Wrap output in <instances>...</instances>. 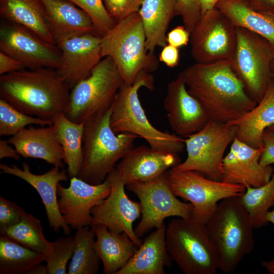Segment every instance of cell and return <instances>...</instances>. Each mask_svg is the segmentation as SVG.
I'll use <instances>...</instances> for the list:
<instances>
[{
    "label": "cell",
    "mask_w": 274,
    "mask_h": 274,
    "mask_svg": "<svg viewBox=\"0 0 274 274\" xmlns=\"http://www.w3.org/2000/svg\"><path fill=\"white\" fill-rule=\"evenodd\" d=\"M179 74L189 92L211 120L228 123L240 118L257 105L248 94L230 60L196 62Z\"/></svg>",
    "instance_id": "1"
},
{
    "label": "cell",
    "mask_w": 274,
    "mask_h": 274,
    "mask_svg": "<svg viewBox=\"0 0 274 274\" xmlns=\"http://www.w3.org/2000/svg\"><path fill=\"white\" fill-rule=\"evenodd\" d=\"M71 88L57 70L22 69L0 76L1 97L20 111L53 122L65 114Z\"/></svg>",
    "instance_id": "2"
},
{
    "label": "cell",
    "mask_w": 274,
    "mask_h": 274,
    "mask_svg": "<svg viewBox=\"0 0 274 274\" xmlns=\"http://www.w3.org/2000/svg\"><path fill=\"white\" fill-rule=\"evenodd\" d=\"M215 250L219 269L226 273L235 271L244 257L254 248V238L249 216L240 196L224 198L206 224Z\"/></svg>",
    "instance_id": "3"
},
{
    "label": "cell",
    "mask_w": 274,
    "mask_h": 274,
    "mask_svg": "<svg viewBox=\"0 0 274 274\" xmlns=\"http://www.w3.org/2000/svg\"><path fill=\"white\" fill-rule=\"evenodd\" d=\"M142 87L154 88L151 73L142 72L135 82L123 83L112 107L110 126L116 133H128L144 139L151 148L179 154L185 147V140L175 133L163 132L149 121L140 100L138 92Z\"/></svg>",
    "instance_id": "4"
},
{
    "label": "cell",
    "mask_w": 274,
    "mask_h": 274,
    "mask_svg": "<svg viewBox=\"0 0 274 274\" xmlns=\"http://www.w3.org/2000/svg\"><path fill=\"white\" fill-rule=\"evenodd\" d=\"M111 111L112 108L85 122L83 160L77 177L91 184L104 182L139 138L128 133H115L110 126Z\"/></svg>",
    "instance_id": "5"
},
{
    "label": "cell",
    "mask_w": 274,
    "mask_h": 274,
    "mask_svg": "<svg viewBox=\"0 0 274 274\" xmlns=\"http://www.w3.org/2000/svg\"><path fill=\"white\" fill-rule=\"evenodd\" d=\"M146 36L139 12L117 22L101 40L102 58L110 57L124 84H132L143 71H155L159 59L146 50Z\"/></svg>",
    "instance_id": "6"
},
{
    "label": "cell",
    "mask_w": 274,
    "mask_h": 274,
    "mask_svg": "<svg viewBox=\"0 0 274 274\" xmlns=\"http://www.w3.org/2000/svg\"><path fill=\"white\" fill-rule=\"evenodd\" d=\"M168 254L185 274H215L217 256L206 225L191 217L171 220L165 231Z\"/></svg>",
    "instance_id": "7"
},
{
    "label": "cell",
    "mask_w": 274,
    "mask_h": 274,
    "mask_svg": "<svg viewBox=\"0 0 274 274\" xmlns=\"http://www.w3.org/2000/svg\"><path fill=\"white\" fill-rule=\"evenodd\" d=\"M123 83L112 59L102 58L87 77L71 89L65 114L71 121L81 123L107 112L112 108Z\"/></svg>",
    "instance_id": "8"
},
{
    "label": "cell",
    "mask_w": 274,
    "mask_h": 274,
    "mask_svg": "<svg viewBox=\"0 0 274 274\" xmlns=\"http://www.w3.org/2000/svg\"><path fill=\"white\" fill-rule=\"evenodd\" d=\"M237 127L210 119L198 131L185 140L186 160L171 168L174 171H195L221 181V165L228 146L236 136Z\"/></svg>",
    "instance_id": "9"
},
{
    "label": "cell",
    "mask_w": 274,
    "mask_h": 274,
    "mask_svg": "<svg viewBox=\"0 0 274 274\" xmlns=\"http://www.w3.org/2000/svg\"><path fill=\"white\" fill-rule=\"evenodd\" d=\"M236 33L233 68L245 84L249 95L258 104L272 81L271 65L274 59V45L241 27H236Z\"/></svg>",
    "instance_id": "10"
},
{
    "label": "cell",
    "mask_w": 274,
    "mask_h": 274,
    "mask_svg": "<svg viewBox=\"0 0 274 274\" xmlns=\"http://www.w3.org/2000/svg\"><path fill=\"white\" fill-rule=\"evenodd\" d=\"M169 186L174 193L190 201L193 206L191 218L206 224L222 199L240 196L245 191L243 185L215 181L195 171L167 172Z\"/></svg>",
    "instance_id": "11"
},
{
    "label": "cell",
    "mask_w": 274,
    "mask_h": 274,
    "mask_svg": "<svg viewBox=\"0 0 274 274\" xmlns=\"http://www.w3.org/2000/svg\"><path fill=\"white\" fill-rule=\"evenodd\" d=\"M127 186L138 197L141 207V219L134 229L139 238L152 228L164 224L166 218L191 216L192 204L177 198L169 186L167 172L154 180Z\"/></svg>",
    "instance_id": "12"
},
{
    "label": "cell",
    "mask_w": 274,
    "mask_h": 274,
    "mask_svg": "<svg viewBox=\"0 0 274 274\" xmlns=\"http://www.w3.org/2000/svg\"><path fill=\"white\" fill-rule=\"evenodd\" d=\"M191 54L197 63L232 61L236 45V27L217 8L201 16L190 33Z\"/></svg>",
    "instance_id": "13"
},
{
    "label": "cell",
    "mask_w": 274,
    "mask_h": 274,
    "mask_svg": "<svg viewBox=\"0 0 274 274\" xmlns=\"http://www.w3.org/2000/svg\"><path fill=\"white\" fill-rule=\"evenodd\" d=\"M0 51L20 61L27 69L57 70L61 52L56 44L48 42L19 24L1 21Z\"/></svg>",
    "instance_id": "14"
},
{
    "label": "cell",
    "mask_w": 274,
    "mask_h": 274,
    "mask_svg": "<svg viewBox=\"0 0 274 274\" xmlns=\"http://www.w3.org/2000/svg\"><path fill=\"white\" fill-rule=\"evenodd\" d=\"M111 186L109 195L91 210L90 225L99 224L116 233H125L139 247L143 240L136 236L134 222L141 216L139 202L131 200L124 189L125 184L115 168L107 177Z\"/></svg>",
    "instance_id": "15"
},
{
    "label": "cell",
    "mask_w": 274,
    "mask_h": 274,
    "mask_svg": "<svg viewBox=\"0 0 274 274\" xmlns=\"http://www.w3.org/2000/svg\"><path fill=\"white\" fill-rule=\"evenodd\" d=\"M111 183L106 179L102 183L93 185L74 177L67 187L60 183L57 188L58 206L65 223L72 228L78 229L90 226L91 210L109 195Z\"/></svg>",
    "instance_id": "16"
},
{
    "label": "cell",
    "mask_w": 274,
    "mask_h": 274,
    "mask_svg": "<svg viewBox=\"0 0 274 274\" xmlns=\"http://www.w3.org/2000/svg\"><path fill=\"white\" fill-rule=\"evenodd\" d=\"M101 37L96 33H85L59 41L60 64L57 70L71 89L87 77L102 58Z\"/></svg>",
    "instance_id": "17"
},
{
    "label": "cell",
    "mask_w": 274,
    "mask_h": 274,
    "mask_svg": "<svg viewBox=\"0 0 274 274\" xmlns=\"http://www.w3.org/2000/svg\"><path fill=\"white\" fill-rule=\"evenodd\" d=\"M163 106L172 130L181 137L198 131L210 119L199 101L189 92L180 74L168 83Z\"/></svg>",
    "instance_id": "18"
},
{
    "label": "cell",
    "mask_w": 274,
    "mask_h": 274,
    "mask_svg": "<svg viewBox=\"0 0 274 274\" xmlns=\"http://www.w3.org/2000/svg\"><path fill=\"white\" fill-rule=\"evenodd\" d=\"M263 148H254L235 138L221 165V181L258 187L267 183L274 172L259 162Z\"/></svg>",
    "instance_id": "19"
},
{
    "label": "cell",
    "mask_w": 274,
    "mask_h": 274,
    "mask_svg": "<svg viewBox=\"0 0 274 274\" xmlns=\"http://www.w3.org/2000/svg\"><path fill=\"white\" fill-rule=\"evenodd\" d=\"M20 168L1 163V173L11 175L21 179L32 186L40 196L44 205L49 226L56 232L60 229L66 235H70L72 228L65 223L60 213L58 206L57 188L60 181L68 180L67 175L60 167L53 166L43 174H35L30 171L29 165L24 162Z\"/></svg>",
    "instance_id": "20"
},
{
    "label": "cell",
    "mask_w": 274,
    "mask_h": 274,
    "mask_svg": "<svg viewBox=\"0 0 274 274\" xmlns=\"http://www.w3.org/2000/svg\"><path fill=\"white\" fill-rule=\"evenodd\" d=\"M178 154L140 145L132 148L117 164L115 169L125 185L156 179L179 164Z\"/></svg>",
    "instance_id": "21"
},
{
    "label": "cell",
    "mask_w": 274,
    "mask_h": 274,
    "mask_svg": "<svg viewBox=\"0 0 274 274\" xmlns=\"http://www.w3.org/2000/svg\"><path fill=\"white\" fill-rule=\"evenodd\" d=\"M8 141L24 158L40 159L54 166L64 167V154L53 124L39 127L29 126Z\"/></svg>",
    "instance_id": "22"
},
{
    "label": "cell",
    "mask_w": 274,
    "mask_h": 274,
    "mask_svg": "<svg viewBox=\"0 0 274 274\" xmlns=\"http://www.w3.org/2000/svg\"><path fill=\"white\" fill-rule=\"evenodd\" d=\"M41 1L46 11V24L55 44L76 35L97 34L90 17L72 2L67 0Z\"/></svg>",
    "instance_id": "23"
},
{
    "label": "cell",
    "mask_w": 274,
    "mask_h": 274,
    "mask_svg": "<svg viewBox=\"0 0 274 274\" xmlns=\"http://www.w3.org/2000/svg\"><path fill=\"white\" fill-rule=\"evenodd\" d=\"M166 226L147 235L127 263L116 274H165L173 260L165 242Z\"/></svg>",
    "instance_id": "24"
},
{
    "label": "cell",
    "mask_w": 274,
    "mask_h": 274,
    "mask_svg": "<svg viewBox=\"0 0 274 274\" xmlns=\"http://www.w3.org/2000/svg\"><path fill=\"white\" fill-rule=\"evenodd\" d=\"M96 237L95 248L105 274H116L129 261L138 246L125 233H116L102 225L90 226Z\"/></svg>",
    "instance_id": "25"
},
{
    "label": "cell",
    "mask_w": 274,
    "mask_h": 274,
    "mask_svg": "<svg viewBox=\"0 0 274 274\" xmlns=\"http://www.w3.org/2000/svg\"><path fill=\"white\" fill-rule=\"evenodd\" d=\"M237 127L236 138L254 148L262 147L263 131L274 124V84L271 81L261 99L240 118L227 123Z\"/></svg>",
    "instance_id": "26"
},
{
    "label": "cell",
    "mask_w": 274,
    "mask_h": 274,
    "mask_svg": "<svg viewBox=\"0 0 274 274\" xmlns=\"http://www.w3.org/2000/svg\"><path fill=\"white\" fill-rule=\"evenodd\" d=\"M177 0H144L138 11L146 36V50L154 54L157 47H164L167 30L175 15Z\"/></svg>",
    "instance_id": "27"
},
{
    "label": "cell",
    "mask_w": 274,
    "mask_h": 274,
    "mask_svg": "<svg viewBox=\"0 0 274 274\" xmlns=\"http://www.w3.org/2000/svg\"><path fill=\"white\" fill-rule=\"evenodd\" d=\"M0 16L2 20L23 26L55 44L46 24V11L41 0H0Z\"/></svg>",
    "instance_id": "28"
},
{
    "label": "cell",
    "mask_w": 274,
    "mask_h": 274,
    "mask_svg": "<svg viewBox=\"0 0 274 274\" xmlns=\"http://www.w3.org/2000/svg\"><path fill=\"white\" fill-rule=\"evenodd\" d=\"M43 254L0 236V274H46Z\"/></svg>",
    "instance_id": "29"
},
{
    "label": "cell",
    "mask_w": 274,
    "mask_h": 274,
    "mask_svg": "<svg viewBox=\"0 0 274 274\" xmlns=\"http://www.w3.org/2000/svg\"><path fill=\"white\" fill-rule=\"evenodd\" d=\"M216 8L235 27L263 37L274 45V16L252 9L242 0H220Z\"/></svg>",
    "instance_id": "30"
},
{
    "label": "cell",
    "mask_w": 274,
    "mask_h": 274,
    "mask_svg": "<svg viewBox=\"0 0 274 274\" xmlns=\"http://www.w3.org/2000/svg\"><path fill=\"white\" fill-rule=\"evenodd\" d=\"M53 124L63 151L64 162L67 166L68 175L70 178L77 177L83 160V136L85 122H74L64 113H60L53 119Z\"/></svg>",
    "instance_id": "31"
},
{
    "label": "cell",
    "mask_w": 274,
    "mask_h": 274,
    "mask_svg": "<svg viewBox=\"0 0 274 274\" xmlns=\"http://www.w3.org/2000/svg\"><path fill=\"white\" fill-rule=\"evenodd\" d=\"M95 234L90 226L77 229L74 249L67 274H96L100 259L95 248Z\"/></svg>",
    "instance_id": "32"
},
{
    "label": "cell",
    "mask_w": 274,
    "mask_h": 274,
    "mask_svg": "<svg viewBox=\"0 0 274 274\" xmlns=\"http://www.w3.org/2000/svg\"><path fill=\"white\" fill-rule=\"evenodd\" d=\"M240 199L248 213L254 228L268 224L265 216L274 207V172L269 181L258 187H246Z\"/></svg>",
    "instance_id": "33"
},
{
    "label": "cell",
    "mask_w": 274,
    "mask_h": 274,
    "mask_svg": "<svg viewBox=\"0 0 274 274\" xmlns=\"http://www.w3.org/2000/svg\"><path fill=\"white\" fill-rule=\"evenodd\" d=\"M0 233L43 255L48 250L50 243L45 236L40 220L28 213L17 224L0 231Z\"/></svg>",
    "instance_id": "34"
},
{
    "label": "cell",
    "mask_w": 274,
    "mask_h": 274,
    "mask_svg": "<svg viewBox=\"0 0 274 274\" xmlns=\"http://www.w3.org/2000/svg\"><path fill=\"white\" fill-rule=\"evenodd\" d=\"M53 122L26 114L0 98V135L13 136L30 125H50Z\"/></svg>",
    "instance_id": "35"
},
{
    "label": "cell",
    "mask_w": 274,
    "mask_h": 274,
    "mask_svg": "<svg viewBox=\"0 0 274 274\" xmlns=\"http://www.w3.org/2000/svg\"><path fill=\"white\" fill-rule=\"evenodd\" d=\"M74 249V237H62L50 243L44 254L46 274H66L67 263L72 258Z\"/></svg>",
    "instance_id": "36"
},
{
    "label": "cell",
    "mask_w": 274,
    "mask_h": 274,
    "mask_svg": "<svg viewBox=\"0 0 274 274\" xmlns=\"http://www.w3.org/2000/svg\"><path fill=\"white\" fill-rule=\"evenodd\" d=\"M86 12L90 17L97 33L102 37L116 24L108 13L102 0H67Z\"/></svg>",
    "instance_id": "37"
},
{
    "label": "cell",
    "mask_w": 274,
    "mask_h": 274,
    "mask_svg": "<svg viewBox=\"0 0 274 274\" xmlns=\"http://www.w3.org/2000/svg\"><path fill=\"white\" fill-rule=\"evenodd\" d=\"M175 15L181 17L184 27L191 33L201 17L199 0H177Z\"/></svg>",
    "instance_id": "38"
},
{
    "label": "cell",
    "mask_w": 274,
    "mask_h": 274,
    "mask_svg": "<svg viewBox=\"0 0 274 274\" xmlns=\"http://www.w3.org/2000/svg\"><path fill=\"white\" fill-rule=\"evenodd\" d=\"M144 0H102L109 14L116 22L138 12Z\"/></svg>",
    "instance_id": "39"
},
{
    "label": "cell",
    "mask_w": 274,
    "mask_h": 274,
    "mask_svg": "<svg viewBox=\"0 0 274 274\" xmlns=\"http://www.w3.org/2000/svg\"><path fill=\"white\" fill-rule=\"evenodd\" d=\"M26 213L14 202L0 196V231L17 224Z\"/></svg>",
    "instance_id": "40"
},
{
    "label": "cell",
    "mask_w": 274,
    "mask_h": 274,
    "mask_svg": "<svg viewBox=\"0 0 274 274\" xmlns=\"http://www.w3.org/2000/svg\"><path fill=\"white\" fill-rule=\"evenodd\" d=\"M263 151L260 157V164L264 166L274 164V131L267 128L262 135Z\"/></svg>",
    "instance_id": "41"
},
{
    "label": "cell",
    "mask_w": 274,
    "mask_h": 274,
    "mask_svg": "<svg viewBox=\"0 0 274 274\" xmlns=\"http://www.w3.org/2000/svg\"><path fill=\"white\" fill-rule=\"evenodd\" d=\"M190 37V33L184 26L179 25L167 33L166 41L167 44L178 48L187 45Z\"/></svg>",
    "instance_id": "42"
},
{
    "label": "cell",
    "mask_w": 274,
    "mask_h": 274,
    "mask_svg": "<svg viewBox=\"0 0 274 274\" xmlns=\"http://www.w3.org/2000/svg\"><path fill=\"white\" fill-rule=\"evenodd\" d=\"M179 59L178 48L169 44L163 47L158 57L159 61L169 67H174L178 65Z\"/></svg>",
    "instance_id": "43"
},
{
    "label": "cell",
    "mask_w": 274,
    "mask_h": 274,
    "mask_svg": "<svg viewBox=\"0 0 274 274\" xmlns=\"http://www.w3.org/2000/svg\"><path fill=\"white\" fill-rule=\"evenodd\" d=\"M25 68L20 61L0 51V76Z\"/></svg>",
    "instance_id": "44"
},
{
    "label": "cell",
    "mask_w": 274,
    "mask_h": 274,
    "mask_svg": "<svg viewBox=\"0 0 274 274\" xmlns=\"http://www.w3.org/2000/svg\"><path fill=\"white\" fill-rule=\"evenodd\" d=\"M256 11L274 16V0H242Z\"/></svg>",
    "instance_id": "45"
},
{
    "label": "cell",
    "mask_w": 274,
    "mask_h": 274,
    "mask_svg": "<svg viewBox=\"0 0 274 274\" xmlns=\"http://www.w3.org/2000/svg\"><path fill=\"white\" fill-rule=\"evenodd\" d=\"M8 140H0V159L11 158L15 160H19L20 156L16 149L10 145Z\"/></svg>",
    "instance_id": "46"
},
{
    "label": "cell",
    "mask_w": 274,
    "mask_h": 274,
    "mask_svg": "<svg viewBox=\"0 0 274 274\" xmlns=\"http://www.w3.org/2000/svg\"><path fill=\"white\" fill-rule=\"evenodd\" d=\"M220 0H199L201 7V16L208 11L216 7Z\"/></svg>",
    "instance_id": "47"
},
{
    "label": "cell",
    "mask_w": 274,
    "mask_h": 274,
    "mask_svg": "<svg viewBox=\"0 0 274 274\" xmlns=\"http://www.w3.org/2000/svg\"><path fill=\"white\" fill-rule=\"evenodd\" d=\"M261 264L269 273L274 274V260L263 261Z\"/></svg>",
    "instance_id": "48"
},
{
    "label": "cell",
    "mask_w": 274,
    "mask_h": 274,
    "mask_svg": "<svg viewBox=\"0 0 274 274\" xmlns=\"http://www.w3.org/2000/svg\"><path fill=\"white\" fill-rule=\"evenodd\" d=\"M265 220L268 223L274 224V208L272 211H269L265 216Z\"/></svg>",
    "instance_id": "49"
},
{
    "label": "cell",
    "mask_w": 274,
    "mask_h": 274,
    "mask_svg": "<svg viewBox=\"0 0 274 274\" xmlns=\"http://www.w3.org/2000/svg\"><path fill=\"white\" fill-rule=\"evenodd\" d=\"M271 72L272 81L274 84V59L273 60L271 63Z\"/></svg>",
    "instance_id": "50"
},
{
    "label": "cell",
    "mask_w": 274,
    "mask_h": 274,
    "mask_svg": "<svg viewBox=\"0 0 274 274\" xmlns=\"http://www.w3.org/2000/svg\"><path fill=\"white\" fill-rule=\"evenodd\" d=\"M268 128L274 131V124L269 126Z\"/></svg>",
    "instance_id": "51"
}]
</instances>
